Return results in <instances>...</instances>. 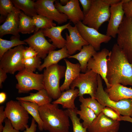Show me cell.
I'll list each match as a JSON object with an SVG mask.
<instances>
[{
  "label": "cell",
  "instance_id": "46",
  "mask_svg": "<svg viewBox=\"0 0 132 132\" xmlns=\"http://www.w3.org/2000/svg\"><path fill=\"white\" fill-rule=\"evenodd\" d=\"M6 98V95L5 93L2 92L0 93V104L4 103Z\"/></svg>",
  "mask_w": 132,
  "mask_h": 132
},
{
  "label": "cell",
  "instance_id": "24",
  "mask_svg": "<svg viewBox=\"0 0 132 132\" xmlns=\"http://www.w3.org/2000/svg\"><path fill=\"white\" fill-rule=\"evenodd\" d=\"M70 56L66 46L57 50L51 51L44 59L43 63L40 66L38 70L41 71L45 68H46L52 65L58 64L61 60L68 58Z\"/></svg>",
  "mask_w": 132,
  "mask_h": 132
},
{
  "label": "cell",
  "instance_id": "13",
  "mask_svg": "<svg viewBox=\"0 0 132 132\" xmlns=\"http://www.w3.org/2000/svg\"><path fill=\"white\" fill-rule=\"evenodd\" d=\"M76 25L83 38L96 51L100 50L101 44L108 43L111 38V37L101 33L96 29L84 24L81 21Z\"/></svg>",
  "mask_w": 132,
  "mask_h": 132
},
{
  "label": "cell",
  "instance_id": "43",
  "mask_svg": "<svg viewBox=\"0 0 132 132\" xmlns=\"http://www.w3.org/2000/svg\"><path fill=\"white\" fill-rule=\"evenodd\" d=\"M7 73L3 69L0 68V88H2V83L4 82L7 78Z\"/></svg>",
  "mask_w": 132,
  "mask_h": 132
},
{
  "label": "cell",
  "instance_id": "29",
  "mask_svg": "<svg viewBox=\"0 0 132 132\" xmlns=\"http://www.w3.org/2000/svg\"><path fill=\"white\" fill-rule=\"evenodd\" d=\"M15 7L31 17L37 15L35 2L31 0H12Z\"/></svg>",
  "mask_w": 132,
  "mask_h": 132
},
{
  "label": "cell",
  "instance_id": "40",
  "mask_svg": "<svg viewBox=\"0 0 132 132\" xmlns=\"http://www.w3.org/2000/svg\"><path fill=\"white\" fill-rule=\"evenodd\" d=\"M5 125L2 132H20L13 127L10 121L6 118L4 121Z\"/></svg>",
  "mask_w": 132,
  "mask_h": 132
},
{
  "label": "cell",
  "instance_id": "7",
  "mask_svg": "<svg viewBox=\"0 0 132 132\" xmlns=\"http://www.w3.org/2000/svg\"><path fill=\"white\" fill-rule=\"evenodd\" d=\"M18 81L16 88L19 93H27L35 90L38 91L44 88L43 74H38L25 69L15 75Z\"/></svg>",
  "mask_w": 132,
  "mask_h": 132
},
{
  "label": "cell",
  "instance_id": "8",
  "mask_svg": "<svg viewBox=\"0 0 132 132\" xmlns=\"http://www.w3.org/2000/svg\"><path fill=\"white\" fill-rule=\"evenodd\" d=\"M98 85V74L92 70L87 69L85 73L80 74L72 83L70 88H78L79 97L87 94L95 98Z\"/></svg>",
  "mask_w": 132,
  "mask_h": 132
},
{
  "label": "cell",
  "instance_id": "34",
  "mask_svg": "<svg viewBox=\"0 0 132 132\" xmlns=\"http://www.w3.org/2000/svg\"><path fill=\"white\" fill-rule=\"evenodd\" d=\"M79 100L81 104L92 110L97 116L105 107L95 99L91 97L84 98L83 97H79Z\"/></svg>",
  "mask_w": 132,
  "mask_h": 132
},
{
  "label": "cell",
  "instance_id": "6",
  "mask_svg": "<svg viewBox=\"0 0 132 132\" xmlns=\"http://www.w3.org/2000/svg\"><path fill=\"white\" fill-rule=\"evenodd\" d=\"M4 112L15 129L22 131L29 127V113L19 101L11 100L7 102Z\"/></svg>",
  "mask_w": 132,
  "mask_h": 132
},
{
  "label": "cell",
  "instance_id": "25",
  "mask_svg": "<svg viewBox=\"0 0 132 132\" xmlns=\"http://www.w3.org/2000/svg\"><path fill=\"white\" fill-rule=\"evenodd\" d=\"M97 52L90 44L83 46L79 52L74 55H70L68 58H74L78 61L80 66L81 71L85 73L87 70L88 63L93 55Z\"/></svg>",
  "mask_w": 132,
  "mask_h": 132
},
{
  "label": "cell",
  "instance_id": "12",
  "mask_svg": "<svg viewBox=\"0 0 132 132\" xmlns=\"http://www.w3.org/2000/svg\"><path fill=\"white\" fill-rule=\"evenodd\" d=\"M110 53V51L106 48L97 52L88 61L87 67L88 70H92L101 76L104 80L107 88L111 86L106 78L107 61Z\"/></svg>",
  "mask_w": 132,
  "mask_h": 132
},
{
  "label": "cell",
  "instance_id": "27",
  "mask_svg": "<svg viewBox=\"0 0 132 132\" xmlns=\"http://www.w3.org/2000/svg\"><path fill=\"white\" fill-rule=\"evenodd\" d=\"M25 108L29 114L31 115L38 124L39 129L40 131L43 130V123L39 114V106L37 104L28 101H18Z\"/></svg>",
  "mask_w": 132,
  "mask_h": 132
},
{
  "label": "cell",
  "instance_id": "3",
  "mask_svg": "<svg viewBox=\"0 0 132 132\" xmlns=\"http://www.w3.org/2000/svg\"><path fill=\"white\" fill-rule=\"evenodd\" d=\"M98 85L95 99L101 104L110 107L121 115L132 118V99H124L115 101L111 100L104 89L102 79L98 74Z\"/></svg>",
  "mask_w": 132,
  "mask_h": 132
},
{
  "label": "cell",
  "instance_id": "32",
  "mask_svg": "<svg viewBox=\"0 0 132 132\" xmlns=\"http://www.w3.org/2000/svg\"><path fill=\"white\" fill-rule=\"evenodd\" d=\"M77 109H68L65 110L72 122L73 132H88L87 129L83 127L80 119L77 116Z\"/></svg>",
  "mask_w": 132,
  "mask_h": 132
},
{
  "label": "cell",
  "instance_id": "41",
  "mask_svg": "<svg viewBox=\"0 0 132 132\" xmlns=\"http://www.w3.org/2000/svg\"><path fill=\"white\" fill-rule=\"evenodd\" d=\"M79 1L82 6L83 12L85 15L88 13L91 8L92 0H79Z\"/></svg>",
  "mask_w": 132,
  "mask_h": 132
},
{
  "label": "cell",
  "instance_id": "45",
  "mask_svg": "<svg viewBox=\"0 0 132 132\" xmlns=\"http://www.w3.org/2000/svg\"><path fill=\"white\" fill-rule=\"evenodd\" d=\"M103 1L110 6L117 4L120 2V0H103Z\"/></svg>",
  "mask_w": 132,
  "mask_h": 132
},
{
  "label": "cell",
  "instance_id": "11",
  "mask_svg": "<svg viewBox=\"0 0 132 132\" xmlns=\"http://www.w3.org/2000/svg\"><path fill=\"white\" fill-rule=\"evenodd\" d=\"M55 0H38L35 2V8L38 15L47 17L56 22L58 24L66 22L67 16L59 12L56 8Z\"/></svg>",
  "mask_w": 132,
  "mask_h": 132
},
{
  "label": "cell",
  "instance_id": "5",
  "mask_svg": "<svg viewBox=\"0 0 132 132\" xmlns=\"http://www.w3.org/2000/svg\"><path fill=\"white\" fill-rule=\"evenodd\" d=\"M110 6L103 0H92L91 8L82 22L84 24L98 31L104 22L109 21Z\"/></svg>",
  "mask_w": 132,
  "mask_h": 132
},
{
  "label": "cell",
  "instance_id": "1",
  "mask_svg": "<svg viewBox=\"0 0 132 132\" xmlns=\"http://www.w3.org/2000/svg\"><path fill=\"white\" fill-rule=\"evenodd\" d=\"M107 65L106 78L111 86L120 84L132 86V64L116 43L110 51Z\"/></svg>",
  "mask_w": 132,
  "mask_h": 132
},
{
  "label": "cell",
  "instance_id": "35",
  "mask_svg": "<svg viewBox=\"0 0 132 132\" xmlns=\"http://www.w3.org/2000/svg\"><path fill=\"white\" fill-rule=\"evenodd\" d=\"M15 8L11 0H0V23L6 20L8 15L14 10Z\"/></svg>",
  "mask_w": 132,
  "mask_h": 132
},
{
  "label": "cell",
  "instance_id": "9",
  "mask_svg": "<svg viewBox=\"0 0 132 132\" xmlns=\"http://www.w3.org/2000/svg\"><path fill=\"white\" fill-rule=\"evenodd\" d=\"M24 48L22 45H19L6 52L0 58V68L12 74L24 69L23 52Z\"/></svg>",
  "mask_w": 132,
  "mask_h": 132
},
{
  "label": "cell",
  "instance_id": "22",
  "mask_svg": "<svg viewBox=\"0 0 132 132\" xmlns=\"http://www.w3.org/2000/svg\"><path fill=\"white\" fill-rule=\"evenodd\" d=\"M109 98L115 101L124 99H132V88L120 84L111 86L105 90Z\"/></svg>",
  "mask_w": 132,
  "mask_h": 132
},
{
  "label": "cell",
  "instance_id": "4",
  "mask_svg": "<svg viewBox=\"0 0 132 132\" xmlns=\"http://www.w3.org/2000/svg\"><path fill=\"white\" fill-rule=\"evenodd\" d=\"M66 67L58 64L51 66L44 70V89L50 96L55 100L61 95L60 80L65 77Z\"/></svg>",
  "mask_w": 132,
  "mask_h": 132
},
{
  "label": "cell",
  "instance_id": "30",
  "mask_svg": "<svg viewBox=\"0 0 132 132\" xmlns=\"http://www.w3.org/2000/svg\"><path fill=\"white\" fill-rule=\"evenodd\" d=\"M80 106V110L77 109V113L83 121L82 123L83 127L87 129L97 116L92 110L82 104H81Z\"/></svg>",
  "mask_w": 132,
  "mask_h": 132
},
{
  "label": "cell",
  "instance_id": "18",
  "mask_svg": "<svg viewBox=\"0 0 132 132\" xmlns=\"http://www.w3.org/2000/svg\"><path fill=\"white\" fill-rule=\"evenodd\" d=\"M67 29L69 32V35L67 32L65 33V46L70 55H72L77 51H80L84 46L89 44L81 35L76 25L73 26L70 24Z\"/></svg>",
  "mask_w": 132,
  "mask_h": 132
},
{
  "label": "cell",
  "instance_id": "21",
  "mask_svg": "<svg viewBox=\"0 0 132 132\" xmlns=\"http://www.w3.org/2000/svg\"><path fill=\"white\" fill-rule=\"evenodd\" d=\"M66 67L65 75V80L63 84L60 86L62 92L70 89L72 82L79 75L81 71L79 63H73L66 59H64Z\"/></svg>",
  "mask_w": 132,
  "mask_h": 132
},
{
  "label": "cell",
  "instance_id": "49",
  "mask_svg": "<svg viewBox=\"0 0 132 132\" xmlns=\"http://www.w3.org/2000/svg\"></svg>",
  "mask_w": 132,
  "mask_h": 132
},
{
  "label": "cell",
  "instance_id": "42",
  "mask_svg": "<svg viewBox=\"0 0 132 132\" xmlns=\"http://www.w3.org/2000/svg\"><path fill=\"white\" fill-rule=\"evenodd\" d=\"M4 106H1L0 107V132H2L4 126L2 123L7 118L4 110Z\"/></svg>",
  "mask_w": 132,
  "mask_h": 132
},
{
  "label": "cell",
  "instance_id": "47",
  "mask_svg": "<svg viewBox=\"0 0 132 132\" xmlns=\"http://www.w3.org/2000/svg\"><path fill=\"white\" fill-rule=\"evenodd\" d=\"M120 120V121H127L132 123V118L129 117L121 115Z\"/></svg>",
  "mask_w": 132,
  "mask_h": 132
},
{
  "label": "cell",
  "instance_id": "31",
  "mask_svg": "<svg viewBox=\"0 0 132 132\" xmlns=\"http://www.w3.org/2000/svg\"><path fill=\"white\" fill-rule=\"evenodd\" d=\"M24 41L20 39V37L13 36L10 40H7L0 38V58L6 52L14 47L26 45Z\"/></svg>",
  "mask_w": 132,
  "mask_h": 132
},
{
  "label": "cell",
  "instance_id": "37",
  "mask_svg": "<svg viewBox=\"0 0 132 132\" xmlns=\"http://www.w3.org/2000/svg\"><path fill=\"white\" fill-rule=\"evenodd\" d=\"M102 112L106 116L113 120L120 121L121 115L110 107H105L103 109Z\"/></svg>",
  "mask_w": 132,
  "mask_h": 132
},
{
  "label": "cell",
  "instance_id": "16",
  "mask_svg": "<svg viewBox=\"0 0 132 132\" xmlns=\"http://www.w3.org/2000/svg\"><path fill=\"white\" fill-rule=\"evenodd\" d=\"M122 3L121 0L119 3L110 6V16L106 34L111 37H116L124 17V13L122 8Z\"/></svg>",
  "mask_w": 132,
  "mask_h": 132
},
{
  "label": "cell",
  "instance_id": "15",
  "mask_svg": "<svg viewBox=\"0 0 132 132\" xmlns=\"http://www.w3.org/2000/svg\"><path fill=\"white\" fill-rule=\"evenodd\" d=\"M55 3L58 10L66 15L68 19L75 25L83 20L85 15L80 8L78 0H69L64 6L61 5L58 0H56Z\"/></svg>",
  "mask_w": 132,
  "mask_h": 132
},
{
  "label": "cell",
  "instance_id": "2",
  "mask_svg": "<svg viewBox=\"0 0 132 132\" xmlns=\"http://www.w3.org/2000/svg\"><path fill=\"white\" fill-rule=\"evenodd\" d=\"M39 114L43 130L49 132H69V118L58 104L50 103L39 107Z\"/></svg>",
  "mask_w": 132,
  "mask_h": 132
},
{
  "label": "cell",
  "instance_id": "23",
  "mask_svg": "<svg viewBox=\"0 0 132 132\" xmlns=\"http://www.w3.org/2000/svg\"><path fill=\"white\" fill-rule=\"evenodd\" d=\"M79 90L78 89H69L62 92L60 97L52 102L54 104L61 105L63 108L73 109L76 107L75 100L78 96Z\"/></svg>",
  "mask_w": 132,
  "mask_h": 132
},
{
  "label": "cell",
  "instance_id": "38",
  "mask_svg": "<svg viewBox=\"0 0 132 132\" xmlns=\"http://www.w3.org/2000/svg\"><path fill=\"white\" fill-rule=\"evenodd\" d=\"M122 8L125 17H132V0H128L126 2L123 3Z\"/></svg>",
  "mask_w": 132,
  "mask_h": 132
},
{
  "label": "cell",
  "instance_id": "48",
  "mask_svg": "<svg viewBox=\"0 0 132 132\" xmlns=\"http://www.w3.org/2000/svg\"><path fill=\"white\" fill-rule=\"evenodd\" d=\"M69 0H60L59 2L62 5H66L69 1Z\"/></svg>",
  "mask_w": 132,
  "mask_h": 132
},
{
  "label": "cell",
  "instance_id": "39",
  "mask_svg": "<svg viewBox=\"0 0 132 132\" xmlns=\"http://www.w3.org/2000/svg\"><path fill=\"white\" fill-rule=\"evenodd\" d=\"M37 53L32 47H25L23 50V59H26L37 56Z\"/></svg>",
  "mask_w": 132,
  "mask_h": 132
},
{
  "label": "cell",
  "instance_id": "36",
  "mask_svg": "<svg viewBox=\"0 0 132 132\" xmlns=\"http://www.w3.org/2000/svg\"><path fill=\"white\" fill-rule=\"evenodd\" d=\"M23 63L24 66V69L31 72H35L41 65V58L37 56L33 57L23 59Z\"/></svg>",
  "mask_w": 132,
  "mask_h": 132
},
{
  "label": "cell",
  "instance_id": "10",
  "mask_svg": "<svg viewBox=\"0 0 132 132\" xmlns=\"http://www.w3.org/2000/svg\"><path fill=\"white\" fill-rule=\"evenodd\" d=\"M117 35V44L132 64V17L124 16Z\"/></svg>",
  "mask_w": 132,
  "mask_h": 132
},
{
  "label": "cell",
  "instance_id": "17",
  "mask_svg": "<svg viewBox=\"0 0 132 132\" xmlns=\"http://www.w3.org/2000/svg\"><path fill=\"white\" fill-rule=\"evenodd\" d=\"M120 121L113 120L102 112L98 115L87 129L88 132H118L120 127Z\"/></svg>",
  "mask_w": 132,
  "mask_h": 132
},
{
  "label": "cell",
  "instance_id": "44",
  "mask_svg": "<svg viewBox=\"0 0 132 132\" xmlns=\"http://www.w3.org/2000/svg\"><path fill=\"white\" fill-rule=\"evenodd\" d=\"M37 127V125L35 123V121L33 118L30 127L26 129L23 132H35Z\"/></svg>",
  "mask_w": 132,
  "mask_h": 132
},
{
  "label": "cell",
  "instance_id": "19",
  "mask_svg": "<svg viewBox=\"0 0 132 132\" xmlns=\"http://www.w3.org/2000/svg\"><path fill=\"white\" fill-rule=\"evenodd\" d=\"M21 11L15 8L14 10L7 16L3 24L0 26V37L11 34L20 37L18 31L19 15Z\"/></svg>",
  "mask_w": 132,
  "mask_h": 132
},
{
  "label": "cell",
  "instance_id": "14",
  "mask_svg": "<svg viewBox=\"0 0 132 132\" xmlns=\"http://www.w3.org/2000/svg\"><path fill=\"white\" fill-rule=\"evenodd\" d=\"M34 32L33 34L23 41L36 51L37 56L44 59L50 51L55 50L56 48L46 39L43 29Z\"/></svg>",
  "mask_w": 132,
  "mask_h": 132
},
{
  "label": "cell",
  "instance_id": "28",
  "mask_svg": "<svg viewBox=\"0 0 132 132\" xmlns=\"http://www.w3.org/2000/svg\"><path fill=\"white\" fill-rule=\"evenodd\" d=\"M35 27L31 17L21 11L19 15L18 31L22 34H30L34 32Z\"/></svg>",
  "mask_w": 132,
  "mask_h": 132
},
{
  "label": "cell",
  "instance_id": "20",
  "mask_svg": "<svg viewBox=\"0 0 132 132\" xmlns=\"http://www.w3.org/2000/svg\"><path fill=\"white\" fill-rule=\"evenodd\" d=\"M71 23L69 22L61 26L52 27L50 28L43 29L44 36L50 39L52 44L56 48H62L65 46L66 40L62 37L61 33L65 29H67Z\"/></svg>",
  "mask_w": 132,
  "mask_h": 132
},
{
  "label": "cell",
  "instance_id": "26",
  "mask_svg": "<svg viewBox=\"0 0 132 132\" xmlns=\"http://www.w3.org/2000/svg\"><path fill=\"white\" fill-rule=\"evenodd\" d=\"M16 99L18 101H26L34 103L39 107L51 103L52 100V99L44 88L36 93H30L28 96L17 97Z\"/></svg>",
  "mask_w": 132,
  "mask_h": 132
},
{
  "label": "cell",
  "instance_id": "33",
  "mask_svg": "<svg viewBox=\"0 0 132 132\" xmlns=\"http://www.w3.org/2000/svg\"><path fill=\"white\" fill-rule=\"evenodd\" d=\"M32 18L35 27L34 32L41 29H44L56 26V24L52 20L43 16L37 14Z\"/></svg>",
  "mask_w": 132,
  "mask_h": 132
}]
</instances>
